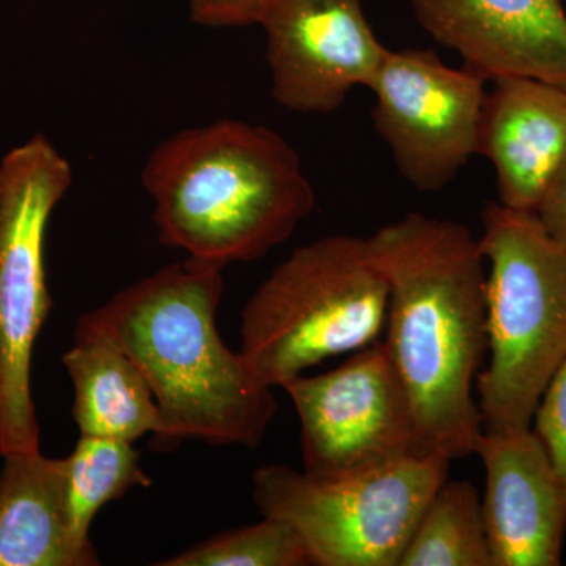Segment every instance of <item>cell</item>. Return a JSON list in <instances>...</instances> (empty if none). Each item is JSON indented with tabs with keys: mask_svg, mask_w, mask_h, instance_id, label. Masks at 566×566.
Segmentation results:
<instances>
[{
	"mask_svg": "<svg viewBox=\"0 0 566 566\" xmlns=\"http://www.w3.org/2000/svg\"><path fill=\"white\" fill-rule=\"evenodd\" d=\"M482 221L490 364L476 376L480 415L485 431L526 430L566 360V248L535 212L490 203Z\"/></svg>",
	"mask_w": 566,
	"mask_h": 566,
	"instance_id": "obj_4",
	"label": "cell"
},
{
	"mask_svg": "<svg viewBox=\"0 0 566 566\" xmlns=\"http://www.w3.org/2000/svg\"><path fill=\"white\" fill-rule=\"evenodd\" d=\"M534 212L546 232L566 248V151Z\"/></svg>",
	"mask_w": 566,
	"mask_h": 566,
	"instance_id": "obj_21",
	"label": "cell"
},
{
	"mask_svg": "<svg viewBox=\"0 0 566 566\" xmlns=\"http://www.w3.org/2000/svg\"><path fill=\"white\" fill-rule=\"evenodd\" d=\"M450 463L431 453L338 479L270 464L253 474L252 497L296 528L311 565L398 566Z\"/></svg>",
	"mask_w": 566,
	"mask_h": 566,
	"instance_id": "obj_6",
	"label": "cell"
},
{
	"mask_svg": "<svg viewBox=\"0 0 566 566\" xmlns=\"http://www.w3.org/2000/svg\"><path fill=\"white\" fill-rule=\"evenodd\" d=\"M282 389L300 417L305 474L338 479L423 455L385 342L357 349L327 374L294 376Z\"/></svg>",
	"mask_w": 566,
	"mask_h": 566,
	"instance_id": "obj_8",
	"label": "cell"
},
{
	"mask_svg": "<svg viewBox=\"0 0 566 566\" xmlns=\"http://www.w3.org/2000/svg\"><path fill=\"white\" fill-rule=\"evenodd\" d=\"M275 0H188L191 20L203 28L232 29L260 24Z\"/></svg>",
	"mask_w": 566,
	"mask_h": 566,
	"instance_id": "obj_20",
	"label": "cell"
},
{
	"mask_svg": "<svg viewBox=\"0 0 566 566\" xmlns=\"http://www.w3.org/2000/svg\"><path fill=\"white\" fill-rule=\"evenodd\" d=\"M385 275V345L415 411L423 455H474L483 433L474 385L488 349L480 241L452 219L411 212L365 238Z\"/></svg>",
	"mask_w": 566,
	"mask_h": 566,
	"instance_id": "obj_1",
	"label": "cell"
},
{
	"mask_svg": "<svg viewBox=\"0 0 566 566\" xmlns=\"http://www.w3.org/2000/svg\"><path fill=\"white\" fill-rule=\"evenodd\" d=\"M417 21L485 81L528 77L566 91L562 0H408Z\"/></svg>",
	"mask_w": 566,
	"mask_h": 566,
	"instance_id": "obj_11",
	"label": "cell"
},
{
	"mask_svg": "<svg viewBox=\"0 0 566 566\" xmlns=\"http://www.w3.org/2000/svg\"><path fill=\"white\" fill-rule=\"evenodd\" d=\"M259 25L273 98L300 114H331L353 88H370L389 52L363 0H275Z\"/></svg>",
	"mask_w": 566,
	"mask_h": 566,
	"instance_id": "obj_10",
	"label": "cell"
},
{
	"mask_svg": "<svg viewBox=\"0 0 566 566\" xmlns=\"http://www.w3.org/2000/svg\"><path fill=\"white\" fill-rule=\"evenodd\" d=\"M73 185L65 156L43 134L0 163V457L39 452L31 392L33 345L52 303L44 238Z\"/></svg>",
	"mask_w": 566,
	"mask_h": 566,
	"instance_id": "obj_7",
	"label": "cell"
},
{
	"mask_svg": "<svg viewBox=\"0 0 566 566\" xmlns=\"http://www.w3.org/2000/svg\"><path fill=\"white\" fill-rule=\"evenodd\" d=\"M66 476L71 528L82 545H93L92 521L104 505L133 488L151 485L134 442L99 436H81L66 458Z\"/></svg>",
	"mask_w": 566,
	"mask_h": 566,
	"instance_id": "obj_17",
	"label": "cell"
},
{
	"mask_svg": "<svg viewBox=\"0 0 566 566\" xmlns=\"http://www.w3.org/2000/svg\"><path fill=\"white\" fill-rule=\"evenodd\" d=\"M161 566H305L307 547L296 528L279 517L263 516L252 526L211 536Z\"/></svg>",
	"mask_w": 566,
	"mask_h": 566,
	"instance_id": "obj_18",
	"label": "cell"
},
{
	"mask_svg": "<svg viewBox=\"0 0 566 566\" xmlns=\"http://www.w3.org/2000/svg\"><path fill=\"white\" fill-rule=\"evenodd\" d=\"M535 433L545 444L566 486V360L546 387L535 416Z\"/></svg>",
	"mask_w": 566,
	"mask_h": 566,
	"instance_id": "obj_19",
	"label": "cell"
},
{
	"mask_svg": "<svg viewBox=\"0 0 566 566\" xmlns=\"http://www.w3.org/2000/svg\"><path fill=\"white\" fill-rule=\"evenodd\" d=\"M142 185L159 241L222 270L285 243L316 205L292 145L266 126L232 118L163 140Z\"/></svg>",
	"mask_w": 566,
	"mask_h": 566,
	"instance_id": "obj_3",
	"label": "cell"
},
{
	"mask_svg": "<svg viewBox=\"0 0 566 566\" xmlns=\"http://www.w3.org/2000/svg\"><path fill=\"white\" fill-rule=\"evenodd\" d=\"M0 472V566H96L95 546L71 528L66 458L39 452L3 457Z\"/></svg>",
	"mask_w": 566,
	"mask_h": 566,
	"instance_id": "obj_14",
	"label": "cell"
},
{
	"mask_svg": "<svg viewBox=\"0 0 566 566\" xmlns=\"http://www.w3.org/2000/svg\"><path fill=\"white\" fill-rule=\"evenodd\" d=\"M389 290L367 241L334 234L301 245L249 297L241 356L253 378L282 387L324 359L375 344Z\"/></svg>",
	"mask_w": 566,
	"mask_h": 566,
	"instance_id": "obj_5",
	"label": "cell"
},
{
	"mask_svg": "<svg viewBox=\"0 0 566 566\" xmlns=\"http://www.w3.org/2000/svg\"><path fill=\"white\" fill-rule=\"evenodd\" d=\"M222 268L188 259L140 279L77 322V333L120 348L147 379L161 412L153 444L188 439L255 449L277 412L273 387L260 385L216 324Z\"/></svg>",
	"mask_w": 566,
	"mask_h": 566,
	"instance_id": "obj_2",
	"label": "cell"
},
{
	"mask_svg": "<svg viewBox=\"0 0 566 566\" xmlns=\"http://www.w3.org/2000/svg\"><path fill=\"white\" fill-rule=\"evenodd\" d=\"M482 509L493 566H557L566 534V486L532 428L485 431Z\"/></svg>",
	"mask_w": 566,
	"mask_h": 566,
	"instance_id": "obj_12",
	"label": "cell"
},
{
	"mask_svg": "<svg viewBox=\"0 0 566 566\" xmlns=\"http://www.w3.org/2000/svg\"><path fill=\"white\" fill-rule=\"evenodd\" d=\"M493 84L480 118L479 155L494 166L499 203L534 212L566 151V91L528 77Z\"/></svg>",
	"mask_w": 566,
	"mask_h": 566,
	"instance_id": "obj_13",
	"label": "cell"
},
{
	"mask_svg": "<svg viewBox=\"0 0 566 566\" xmlns=\"http://www.w3.org/2000/svg\"><path fill=\"white\" fill-rule=\"evenodd\" d=\"M485 82L434 51L387 52L370 87L371 118L398 172L419 191H442L479 155Z\"/></svg>",
	"mask_w": 566,
	"mask_h": 566,
	"instance_id": "obj_9",
	"label": "cell"
},
{
	"mask_svg": "<svg viewBox=\"0 0 566 566\" xmlns=\"http://www.w3.org/2000/svg\"><path fill=\"white\" fill-rule=\"evenodd\" d=\"M62 364L74 389L73 417L82 436L136 442L161 431L163 419L147 379L117 346L74 331Z\"/></svg>",
	"mask_w": 566,
	"mask_h": 566,
	"instance_id": "obj_15",
	"label": "cell"
},
{
	"mask_svg": "<svg viewBox=\"0 0 566 566\" xmlns=\"http://www.w3.org/2000/svg\"><path fill=\"white\" fill-rule=\"evenodd\" d=\"M398 566H493L482 501L471 482L439 486Z\"/></svg>",
	"mask_w": 566,
	"mask_h": 566,
	"instance_id": "obj_16",
	"label": "cell"
}]
</instances>
